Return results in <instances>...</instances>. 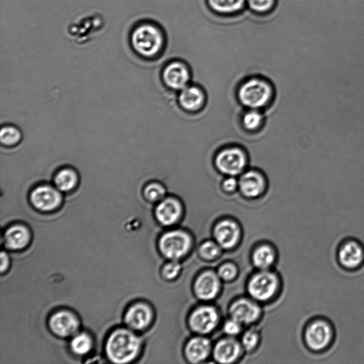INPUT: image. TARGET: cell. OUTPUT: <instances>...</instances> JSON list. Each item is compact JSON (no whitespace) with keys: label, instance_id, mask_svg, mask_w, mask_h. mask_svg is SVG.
Wrapping results in <instances>:
<instances>
[{"label":"cell","instance_id":"obj_1","mask_svg":"<svg viewBox=\"0 0 364 364\" xmlns=\"http://www.w3.org/2000/svg\"><path fill=\"white\" fill-rule=\"evenodd\" d=\"M274 93V88L267 79L253 77L239 85L237 97L243 107L257 110L272 102Z\"/></svg>","mask_w":364,"mask_h":364},{"label":"cell","instance_id":"obj_2","mask_svg":"<svg viewBox=\"0 0 364 364\" xmlns=\"http://www.w3.org/2000/svg\"><path fill=\"white\" fill-rule=\"evenodd\" d=\"M106 349L109 359L113 363H127L138 356L141 341L129 330H118L108 338Z\"/></svg>","mask_w":364,"mask_h":364},{"label":"cell","instance_id":"obj_3","mask_svg":"<svg viewBox=\"0 0 364 364\" xmlns=\"http://www.w3.org/2000/svg\"><path fill=\"white\" fill-rule=\"evenodd\" d=\"M214 164L222 174L237 176L246 170L248 164V157L241 147L227 146L217 152L214 158Z\"/></svg>","mask_w":364,"mask_h":364},{"label":"cell","instance_id":"obj_4","mask_svg":"<svg viewBox=\"0 0 364 364\" xmlns=\"http://www.w3.org/2000/svg\"><path fill=\"white\" fill-rule=\"evenodd\" d=\"M163 36L158 28L145 24L136 28L132 36L134 49L141 55L152 57L162 48Z\"/></svg>","mask_w":364,"mask_h":364},{"label":"cell","instance_id":"obj_5","mask_svg":"<svg viewBox=\"0 0 364 364\" xmlns=\"http://www.w3.org/2000/svg\"><path fill=\"white\" fill-rule=\"evenodd\" d=\"M333 334V330L328 323L323 320H318L307 327L305 341L312 350L321 351L330 345Z\"/></svg>","mask_w":364,"mask_h":364},{"label":"cell","instance_id":"obj_6","mask_svg":"<svg viewBox=\"0 0 364 364\" xmlns=\"http://www.w3.org/2000/svg\"><path fill=\"white\" fill-rule=\"evenodd\" d=\"M62 192L55 187L42 185L34 188L30 195L32 205L41 211L56 210L62 203Z\"/></svg>","mask_w":364,"mask_h":364},{"label":"cell","instance_id":"obj_7","mask_svg":"<svg viewBox=\"0 0 364 364\" xmlns=\"http://www.w3.org/2000/svg\"><path fill=\"white\" fill-rule=\"evenodd\" d=\"M192 78L190 68L181 61H173L164 69L162 79L172 90H181L189 85Z\"/></svg>","mask_w":364,"mask_h":364},{"label":"cell","instance_id":"obj_8","mask_svg":"<svg viewBox=\"0 0 364 364\" xmlns=\"http://www.w3.org/2000/svg\"><path fill=\"white\" fill-rule=\"evenodd\" d=\"M190 246L189 236L179 231L164 234L160 243L162 253L168 258L176 260L185 255Z\"/></svg>","mask_w":364,"mask_h":364},{"label":"cell","instance_id":"obj_9","mask_svg":"<svg viewBox=\"0 0 364 364\" xmlns=\"http://www.w3.org/2000/svg\"><path fill=\"white\" fill-rule=\"evenodd\" d=\"M239 183L241 193L248 199L260 197L266 191L267 186V178L264 174L253 168L241 174Z\"/></svg>","mask_w":364,"mask_h":364},{"label":"cell","instance_id":"obj_10","mask_svg":"<svg viewBox=\"0 0 364 364\" xmlns=\"http://www.w3.org/2000/svg\"><path fill=\"white\" fill-rule=\"evenodd\" d=\"M278 280L270 272H261L255 276L249 284V293L258 300L265 301L274 295Z\"/></svg>","mask_w":364,"mask_h":364},{"label":"cell","instance_id":"obj_11","mask_svg":"<svg viewBox=\"0 0 364 364\" xmlns=\"http://www.w3.org/2000/svg\"><path fill=\"white\" fill-rule=\"evenodd\" d=\"M179 106L185 111L195 113L205 106L206 96L204 89L200 85H188L180 90L178 96Z\"/></svg>","mask_w":364,"mask_h":364},{"label":"cell","instance_id":"obj_12","mask_svg":"<svg viewBox=\"0 0 364 364\" xmlns=\"http://www.w3.org/2000/svg\"><path fill=\"white\" fill-rule=\"evenodd\" d=\"M52 331L59 337H68L76 334L79 328L77 317L68 311L54 314L50 321Z\"/></svg>","mask_w":364,"mask_h":364},{"label":"cell","instance_id":"obj_13","mask_svg":"<svg viewBox=\"0 0 364 364\" xmlns=\"http://www.w3.org/2000/svg\"><path fill=\"white\" fill-rule=\"evenodd\" d=\"M218 318L214 308L202 307L192 314L190 324L195 331L202 334L209 333L217 326Z\"/></svg>","mask_w":364,"mask_h":364},{"label":"cell","instance_id":"obj_14","mask_svg":"<svg viewBox=\"0 0 364 364\" xmlns=\"http://www.w3.org/2000/svg\"><path fill=\"white\" fill-rule=\"evenodd\" d=\"M152 318L153 313L150 308L145 304L138 303L127 309L125 323L132 330H143L148 327Z\"/></svg>","mask_w":364,"mask_h":364},{"label":"cell","instance_id":"obj_15","mask_svg":"<svg viewBox=\"0 0 364 364\" xmlns=\"http://www.w3.org/2000/svg\"><path fill=\"white\" fill-rule=\"evenodd\" d=\"M182 213L180 202L174 197L164 198L156 207L155 214L158 220L164 225L176 223Z\"/></svg>","mask_w":364,"mask_h":364},{"label":"cell","instance_id":"obj_16","mask_svg":"<svg viewBox=\"0 0 364 364\" xmlns=\"http://www.w3.org/2000/svg\"><path fill=\"white\" fill-rule=\"evenodd\" d=\"M240 232L237 223L232 220L219 223L215 230V237L218 244L224 248H231L239 241Z\"/></svg>","mask_w":364,"mask_h":364},{"label":"cell","instance_id":"obj_17","mask_svg":"<svg viewBox=\"0 0 364 364\" xmlns=\"http://www.w3.org/2000/svg\"><path fill=\"white\" fill-rule=\"evenodd\" d=\"M339 260L345 268H357L364 260V250L362 246L354 241L346 243L340 249Z\"/></svg>","mask_w":364,"mask_h":364},{"label":"cell","instance_id":"obj_18","mask_svg":"<svg viewBox=\"0 0 364 364\" xmlns=\"http://www.w3.org/2000/svg\"><path fill=\"white\" fill-rule=\"evenodd\" d=\"M260 312V308L255 303L247 300H241L235 302L231 309L233 318L241 324H250L255 322Z\"/></svg>","mask_w":364,"mask_h":364},{"label":"cell","instance_id":"obj_19","mask_svg":"<svg viewBox=\"0 0 364 364\" xmlns=\"http://www.w3.org/2000/svg\"><path fill=\"white\" fill-rule=\"evenodd\" d=\"M6 246L17 251L25 248L29 243L30 234L26 227L15 225L10 227L5 235Z\"/></svg>","mask_w":364,"mask_h":364},{"label":"cell","instance_id":"obj_20","mask_svg":"<svg viewBox=\"0 0 364 364\" xmlns=\"http://www.w3.org/2000/svg\"><path fill=\"white\" fill-rule=\"evenodd\" d=\"M219 289V281L213 272H205L197 281L195 290L202 300L213 299Z\"/></svg>","mask_w":364,"mask_h":364},{"label":"cell","instance_id":"obj_21","mask_svg":"<svg viewBox=\"0 0 364 364\" xmlns=\"http://www.w3.org/2000/svg\"><path fill=\"white\" fill-rule=\"evenodd\" d=\"M240 349L237 341L232 339L223 340L216 346L214 357L219 363H230L238 358Z\"/></svg>","mask_w":364,"mask_h":364},{"label":"cell","instance_id":"obj_22","mask_svg":"<svg viewBox=\"0 0 364 364\" xmlns=\"http://www.w3.org/2000/svg\"><path fill=\"white\" fill-rule=\"evenodd\" d=\"M78 181L79 176L77 172L69 167L58 171L54 178L55 187L64 193L73 191L77 187Z\"/></svg>","mask_w":364,"mask_h":364},{"label":"cell","instance_id":"obj_23","mask_svg":"<svg viewBox=\"0 0 364 364\" xmlns=\"http://www.w3.org/2000/svg\"><path fill=\"white\" fill-rule=\"evenodd\" d=\"M211 344L207 339L197 337L192 340L187 347V355L194 363L204 360L209 354Z\"/></svg>","mask_w":364,"mask_h":364},{"label":"cell","instance_id":"obj_24","mask_svg":"<svg viewBox=\"0 0 364 364\" xmlns=\"http://www.w3.org/2000/svg\"><path fill=\"white\" fill-rule=\"evenodd\" d=\"M247 0H208L210 8L219 14L231 15L241 10Z\"/></svg>","mask_w":364,"mask_h":364},{"label":"cell","instance_id":"obj_25","mask_svg":"<svg viewBox=\"0 0 364 364\" xmlns=\"http://www.w3.org/2000/svg\"><path fill=\"white\" fill-rule=\"evenodd\" d=\"M264 119V114L251 109L241 115V123L247 131L255 132L261 128Z\"/></svg>","mask_w":364,"mask_h":364},{"label":"cell","instance_id":"obj_26","mask_svg":"<svg viewBox=\"0 0 364 364\" xmlns=\"http://www.w3.org/2000/svg\"><path fill=\"white\" fill-rule=\"evenodd\" d=\"M167 193V188L160 181H152L144 189L146 198L151 202H161Z\"/></svg>","mask_w":364,"mask_h":364},{"label":"cell","instance_id":"obj_27","mask_svg":"<svg viewBox=\"0 0 364 364\" xmlns=\"http://www.w3.org/2000/svg\"><path fill=\"white\" fill-rule=\"evenodd\" d=\"M22 140V133L13 125H6L0 132V141L3 145L10 147L19 144Z\"/></svg>","mask_w":364,"mask_h":364},{"label":"cell","instance_id":"obj_28","mask_svg":"<svg viewBox=\"0 0 364 364\" xmlns=\"http://www.w3.org/2000/svg\"><path fill=\"white\" fill-rule=\"evenodd\" d=\"M274 253L266 246L258 248L253 255V262L255 265L262 269L269 267L274 261Z\"/></svg>","mask_w":364,"mask_h":364},{"label":"cell","instance_id":"obj_29","mask_svg":"<svg viewBox=\"0 0 364 364\" xmlns=\"http://www.w3.org/2000/svg\"><path fill=\"white\" fill-rule=\"evenodd\" d=\"M93 342L89 335L81 333L76 335L71 341L72 351L78 355H85L92 348Z\"/></svg>","mask_w":364,"mask_h":364},{"label":"cell","instance_id":"obj_30","mask_svg":"<svg viewBox=\"0 0 364 364\" xmlns=\"http://www.w3.org/2000/svg\"><path fill=\"white\" fill-rule=\"evenodd\" d=\"M276 0H247L251 10L263 13L270 10L276 4Z\"/></svg>","mask_w":364,"mask_h":364},{"label":"cell","instance_id":"obj_31","mask_svg":"<svg viewBox=\"0 0 364 364\" xmlns=\"http://www.w3.org/2000/svg\"><path fill=\"white\" fill-rule=\"evenodd\" d=\"M239 180L236 176H227L221 181V188L225 193L232 194L239 188Z\"/></svg>","mask_w":364,"mask_h":364},{"label":"cell","instance_id":"obj_32","mask_svg":"<svg viewBox=\"0 0 364 364\" xmlns=\"http://www.w3.org/2000/svg\"><path fill=\"white\" fill-rule=\"evenodd\" d=\"M219 253V246L212 241L206 242L201 247L202 255L207 259L216 258Z\"/></svg>","mask_w":364,"mask_h":364},{"label":"cell","instance_id":"obj_33","mask_svg":"<svg viewBox=\"0 0 364 364\" xmlns=\"http://www.w3.org/2000/svg\"><path fill=\"white\" fill-rule=\"evenodd\" d=\"M236 274L237 269L232 264H225L220 267L218 270L219 276L225 281L233 279Z\"/></svg>","mask_w":364,"mask_h":364},{"label":"cell","instance_id":"obj_34","mask_svg":"<svg viewBox=\"0 0 364 364\" xmlns=\"http://www.w3.org/2000/svg\"><path fill=\"white\" fill-rule=\"evenodd\" d=\"M181 270V265L176 262H172L166 265L163 270L164 276L167 279H173L177 276Z\"/></svg>","mask_w":364,"mask_h":364},{"label":"cell","instance_id":"obj_35","mask_svg":"<svg viewBox=\"0 0 364 364\" xmlns=\"http://www.w3.org/2000/svg\"><path fill=\"white\" fill-rule=\"evenodd\" d=\"M258 340V335L254 332L249 331L243 337L242 342L246 349L251 350L257 344Z\"/></svg>","mask_w":364,"mask_h":364},{"label":"cell","instance_id":"obj_36","mask_svg":"<svg viewBox=\"0 0 364 364\" xmlns=\"http://www.w3.org/2000/svg\"><path fill=\"white\" fill-rule=\"evenodd\" d=\"M241 323L233 318L232 321H227L224 326V331L229 335H237L241 331Z\"/></svg>","mask_w":364,"mask_h":364},{"label":"cell","instance_id":"obj_37","mask_svg":"<svg viewBox=\"0 0 364 364\" xmlns=\"http://www.w3.org/2000/svg\"><path fill=\"white\" fill-rule=\"evenodd\" d=\"M9 258L5 252L1 253V272H4L8 267Z\"/></svg>","mask_w":364,"mask_h":364}]
</instances>
